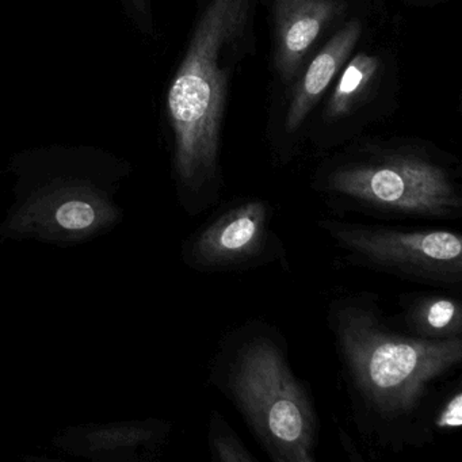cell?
<instances>
[{"label": "cell", "instance_id": "cell-1", "mask_svg": "<svg viewBox=\"0 0 462 462\" xmlns=\"http://www.w3.org/2000/svg\"><path fill=\"white\" fill-rule=\"evenodd\" d=\"M327 326L334 340L348 412L372 450L402 453L437 439L435 402L462 365V337L427 340L408 335L373 291L329 300Z\"/></svg>", "mask_w": 462, "mask_h": 462}, {"label": "cell", "instance_id": "cell-4", "mask_svg": "<svg viewBox=\"0 0 462 462\" xmlns=\"http://www.w3.org/2000/svg\"><path fill=\"white\" fill-rule=\"evenodd\" d=\"M315 190L334 216L383 221H454L462 190L453 171L420 153L381 151L318 175Z\"/></svg>", "mask_w": 462, "mask_h": 462}, {"label": "cell", "instance_id": "cell-3", "mask_svg": "<svg viewBox=\"0 0 462 462\" xmlns=\"http://www.w3.org/2000/svg\"><path fill=\"white\" fill-rule=\"evenodd\" d=\"M248 13L250 0H210L167 97L178 202L189 217L220 199L218 151L229 77L223 56L245 32Z\"/></svg>", "mask_w": 462, "mask_h": 462}, {"label": "cell", "instance_id": "cell-8", "mask_svg": "<svg viewBox=\"0 0 462 462\" xmlns=\"http://www.w3.org/2000/svg\"><path fill=\"white\" fill-rule=\"evenodd\" d=\"M171 432L164 419H132L67 427L52 442L64 453L90 461H150L163 451Z\"/></svg>", "mask_w": 462, "mask_h": 462}, {"label": "cell", "instance_id": "cell-13", "mask_svg": "<svg viewBox=\"0 0 462 462\" xmlns=\"http://www.w3.org/2000/svg\"><path fill=\"white\" fill-rule=\"evenodd\" d=\"M208 450L216 462L258 461L217 410L210 411L208 420Z\"/></svg>", "mask_w": 462, "mask_h": 462}, {"label": "cell", "instance_id": "cell-11", "mask_svg": "<svg viewBox=\"0 0 462 462\" xmlns=\"http://www.w3.org/2000/svg\"><path fill=\"white\" fill-rule=\"evenodd\" d=\"M396 324L412 337L427 340L462 337V301L450 293L412 291L397 299Z\"/></svg>", "mask_w": 462, "mask_h": 462}, {"label": "cell", "instance_id": "cell-12", "mask_svg": "<svg viewBox=\"0 0 462 462\" xmlns=\"http://www.w3.org/2000/svg\"><path fill=\"white\" fill-rule=\"evenodd\" d=\"M378 69H380V61L375 56L366 55V53L356 55L346 67L339 83L335 88L331 101L327 107L328 117H342L351 112V109L370 90Z\"/></svg>", "mask_w": 462, "mask_h": 462}, {"label": "cell", "instance_id": "cell-6", "mask_svg": "<svg viewBox=\"0 0 462 462\" xmlns=\"http://www.w3.org/2000/svg\"><path fill=\"white\" fill-rule=\"evenodd\" d=\"M316 226L348 264L432 288L461 289L458 231L358 223L340 216L321 217Z\"/></svg>", "mask_w": 462, "mask_h": 462}, {"label": "cell", "instance_id": "cell-10", "mask_svg": "<svg viewBox=\"0 0 462 462\" xmlns=\"http://www.w3.org/2000/svg\"><path fill=\"white\" fill-rule=\"evenodd\" d=\"M362 33L359 21H351L340 29L321 52L313 59L305 74L300 79L293 94L288 116H286V132L293 134L304 123L324 91L328 88L343 67L346 59L350 56Z\"/></svg>", "mask_w": 462, "mask_h": 462}, {"label": "cell", "instance_id": "cell-9", "mask_svg": "<svg viewBox=\"0 0 462 462\" xmlns=\"http://www.w3.org/2000/svg\"><path fill=\"white\" fill-rule=\"evenodd\" d=\"M342 0H274L275 64L291 79L323 29L342 14Z\"/></svg>", "mask_w": 462, "mask_h": 462}, {"label": "cell", "instance_id": "cell-2", "mask_svg": "<svg viewBox=\"0 0 462 462\" xmlns=\"http://www.w3.org/2000/svg\"><path fill=\"white\" fill-rule=\"evenodd\" d=\"M208 381L240 413L274 462H316L319 419L310 385L297 377L275 324L251 319L218 340Z\"/></svg>", "mask_w": 462, "mask_h": 462}, {"label": "cell", "instance_id": "cell-7", "mask_svg": "<svg viewBox=\"0 0 462 462\" xmlns=\"http://www.w3.org/2000/svg\"><path fill=\"white\" fill-rule=\"evenodd\" d=\"M275 210L258 197L220 208L180 245V259L201 274L243 273L282 263L288 253L275 229Z\"/></svg>", "mask_w": 462, "mask_h": 462}, {"label": "cell", "instance_id": "cell-14", "mask_svg": "<svg viewBox=\"0 0 462 462\" xmlns=\"http://www.w3.org/2000/svg\"><path fill=\"white\" fill-rule=\"evenodd\" d=\"M462 426L461 378L446 383L435 402L432 412V427L435 434H450Z\"/></svg>", "mask_w": 462, "mask_h": 462}, {"label": "cell", "instance_id": "cell-5", "mask_svg": "<svg viewBox=\"0 0 462 462\" xmlns=\"http://www.w3.org/2000/svg\"><path fill=\"white\" fill-rule=\"evenodd\" d=\"M116 180L105 172L23 174L0 220V245L31 240L77 247L109 234L125 216Z\"/></svg>", "mask_w": 462, "mask_h": 462}]
</instances>
